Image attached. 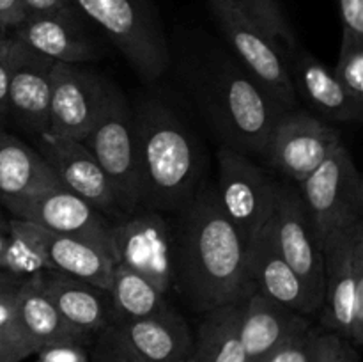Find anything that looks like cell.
Segmentation results:
<instances>
[{"mask_svg": "<svg viewBox=\"0 0 363 362\" xmlns=\"http://www.w3.org/2000/svg\"><path fill=\"white\" fill-rule=\"evenodd\" d=\"M9 226L11 233L2 258H0V272L14 277V279L27 280L32 279L35 273L48 270L41 248L32 234L30 222L11 216Z\"/></svg>", "mask_w": 363, "mask_h": 362, "instance_id": "83f0119b", "label": "cell"}, {"mask_svg": "<svg viewBox=\"0 0 363 362\" xmlns=\"http://www.w3.org/2000/svg\"><path fill=\"white\" fill-rule=\"evenodd\" d=\"M339 84L357 105L363 106V39L344 35L333 71Z\"/></svg>", "mask_w": 363, "mask_h": 362, "instance_id": "f546056e", "label": "cell"}, {"mask_svg": "<svg viewBox=\"0 0 363 362\" xmlns=\"http://www.w3.org/2000/svg\"><path fill=\"white\" fill-rule=\"evenodd\" d=\"M14 280H20V279H14V277L7 275V273L0 272V290H2V287H6V286H9V284H13Z\"/></svg>", "mask_w": 363, "mask_h": 362, "instance_id": "b9f144b4", "label": "cell"}, {"mask_svg": "<svg viewBox=\"0 0 363 362\" xmlns=\"http://www.w3.org/2000/svg\"><path fill=\"white\" fill-rule=\"evenodd\" d=\"M112 256L169 295L176 270L172 220L144 204L123 213L112 220Z\"/></svg>", "mask_w": 363, "mask_h": 362, "instance_id": "ba28073f", "label": "cell"}, {"mask_svg": "<svg viewBox=\"0 0 363 362\" xmlns=\"http://www.w3.org/2000/svg\"><path fill=\"white\" fill-rule=\"evenodd\" d=\"M319 241L363 222V181L353 155L344 144L296 183Z\"/></svg>", "mask_w": 363, "mask_h": 362, "instance_id": "9c48e42d", "label": "cell"}, {"mask_svg": "<svg viewBox=\"0 0 363 362\" xmlns=\"http://www.w3.org/2000/svg\"><path fill=\"white\" fill-rule=\"evenodd\" d=\"M339 2L342 34L363 39V0H337Z\"/></svg>", "mask_w": 363, "mask_h": 362, "instance_id": "74e56055", "label": "cell"}, {"mask_svg": "<svg viewBox=\"0 0 363 362\" xmlns=\"http://www.w3.org/2000/svg\"><path fill=\"white\" fill-rule=\"evenodd\" d=\"M140 163L142 202L162 213H177L201 181V155L186 124L170 109L149 102L133 110Z\"/></svg>", "mask_w": 363, "mask_h": 362, "instance_id": "7a4b0ae2", "label": "cell"}, {"mask_svg": "<svg viewBox=\"0 0 363 362\" xmlns=\"http://www.w3.org/2000/svg\"><path fill=\"white\" fill-rule=\"evenodd\" d=\"M312 362H360L358 351L350 341L330 330H319L314 337Z\"/></svg>", "mask_w": 363, "mask_h": 362, "instance_id": "1f68e13d", "label": "cell"}, {"mask_svg": "<svg viewBox=\"0 0 363 362\" xmlns=\"http://www.w3.org/2000/svg\"><path fill=\"white\" fill-rule=\"evenodd\" d=\"M59 185L38 149L0 128V202Z\"/></svg>", "mask_w": 363, "mask_h": 362, "instance_id": "d4e9b609", "label": "cell"}, {"mask_svg": "<svg viewBox=\"0 0 363 362\" xmlns=\"http://www.w3.org/2000/svg\"><path fill=\"white\" fill-rule=\"evenodd\" d=\"M89 358L91 362H144L121 339L112 325L92 337L89 344Z\"/></svg>", "mask_w": 363, "mask_h": 362, "instance_id": "4dcf8cb0", "label": "cell"}, {"mask_svg": "<svg viewBox=\"0 0 363 362\" xmlns=\"http://www.w3.org/2000/svg\"><path fill=\"white\" fill-rule=\"evenodd\" d=\"M202 98L225 146L245 155H261L273 126L286 112L241 64L227 60L208 67Z\"/></svg>", "mask_w": 363, "mask_h": 362, "instance_id": "3957f363", "label": "cell"}, {"mask_svg": "<svg viewBox=\"0 0 363 362\" xmlns=\"http://www.w3.org/2000/svg\"><path fill=\"white\" fill-rule=\"evenodd\" d=\"M18 41L9 32L0 31V124L7 121V91Z\"/></svg>", "mask_w": 363, "mask_h": 362, "instance_id": "836d02e7", "label": "cell"}, {"mask_svg": "<svg viewBox=\"0 0 363 362\" xmlns=\"http://www.w3.org/2000/svg\"><path fill=\"white\" fill-rule=\"evenodd\" d=\"M27 18L23 0H0V31L11 32Z\"/></svg>", "mask_w": 363, "mask_h": 362, "instance_id": "f35d334b", "label": "cell"}, {"mask_svg": "<svg viewBox=\"0 0 363 362\" xmlns=\"http://www.w3.org/2000/svg\"><path fill=\"white\" fill-rule=\"evenodd\" d=\"M9 34L55 62L85 64L98 57V46L85 31L80 13L27 14Z\"/></svg>", "mask_w": 363, "mask_h": 362, "instance_id": "e0dca14e", "label": "cell"}, {"mask_svg": "<svg viewBox=\"0 0 363 362\" xmlns=\"http://www.w3.org/2000/svg\"><path fill=\"white\" fill-rule=\"evenodd\" d=\"M269 231L277 251L303 280L314 304L321 309L325 298V256L303 199L291 181L279 185Z\"/></svg>", "mask_w": 363, "mask_h": 362, "instance_id": "7c38bea8", "label": "cell"}, {"mask_svg": "<svg viewBox=\"0 0 363 362\" xmlns=\"http://www.w3.org/2000/svg\"><path fill=\"white\" fill-rule=\"evenodd\" d=\"M248 268L254 287L264 297L303 316L319 311L303 280L277 251L269 224L248 247Z\"/></svg>", "mask_w": 363, "mask_h": 362, "instance_id": "44dd1931", "label": "cell"}, {"mask_svg": "<svg viewBox=\"0 0 363 362\" xmlns=\"http://www.w3.org/2000/svg\"><path fill=\"white\" fill-rule=\"evenodd\" d=\"M183 362H202V361H201V358L197 357V355L194 353V351H191V355H190V357H186V358H184Z\"/></svg>", "mask_w": 363, "mask_h": 362, "instance_id": "7bdbcfd3", "label": "cell"}, {"mask_svg": "<svg viewBox=\"0 0 363 362\" xmlns=\"http://www.w3.org/2000/svg\"><path fill=\"white\" fill-rule=\"evenodd\" d=\"M18 323L35 351L48 344H91L92 341V336L74 327L57 311L39 290L34 277L23 280L18 287Z\"/></svg>", "mask_w": 363, "mask_h": 362, "instance_id": "603a6c76", "label": "cell"}, {"mask_svg": "<svg viewBox=\"0 0 363 362\" xmlns=\"http://www.w3.org/2000/svg\"><path fill=\"white\" fill-rule=\"evenodd\" d=\"M9 233H11V226H9V219L4 213L2 206H0V258H2V252L6 248L7 240H9Z\"/></svg>", "mask_w": 363, "mask_h": 362, "instance_id": "60d3db41", "label": "cell"}, {"mask_svg": "<svg viewBox=\"0 0 363 362\" xmlns=\"http://www.w3.org/2000/svg\"><path fill=\"white\" fill-rule=\"evenodd\" d=\"M108 84L82 64L55 62L52 70L48 133L84 141L94 128Z\"/></svg>", "mask_w": 363, "mask_h": 362, "instance_id": "5bb4252c", "label": "cell"}, {"mask_svg": "<svg viewBox=\"0 0 363 362\" xmlns=\"http://www.w3.org/2000/svg\"><path fill=\"white\" fill-rule=\"evenodd\" d=\"M174 287L197 312L245 300L255 290L248 247L223 215L215 185L202 183L174 220Z\"/></svg>", "mask_w": 363, "mask_h": 362, "instance_id": "6da1fadb", "label": "cell"}, {"mask_svg": "<svg viewBox=\"0 0 363 362\" xmlns=\"http://www.w3.org/2000/svg\"><path fill=\"white\" fill-rule=\"evenodd\" d=\"M30 227L48 270H57L108 290L116 266L110 256L78 238L52 233L34 222H30Z\"/></svg>", "mask_w": 363, "mask_h": 362, "instance_id": "7402d4cb", "label": "cell"}, {"mask_svg": "<svg viewBox=\"0 0 363 362\" xmlns=\"http://www.w3.org/2000/svg\"><path fill=\"white\" fill-rule=\"evenodd\" d=\"M248 20L254 21L266 35L275 43H282L287 48L296 45L294 31L287 21L286 13L279 0H229Z\"/></svg>", "mask_w": 363, "mask_h": 362, "instance_id": "f1b7e54d", "label": "cell"}, {"mask_svg": "<svg viewBox=\"0 0 363 362\" xmlns=\"http://www.w3.org/2000/svg\"><path fill=\"white\" fill-rule=\"evenodd\" d=\"M108 293L112 298L113 323L145 318L170 305L167 295L155 284L123 265L113 266Z\"/></svg>", "mask_w": 363, "mask_h": 362, "instance_id": "4316f807", "label": "cell"}, {"mask_svg": "<svg viewBox=\"0 0 363 362\" xmlns=\"http://www.w3.org/2000/svg\"><path fill=\"white\" fill-rule=\"evenodd\" d=\"M311 325L307 316L277 304L257 290L241 302L240 337L248 362H262L289 337Z\"/></svg>", "mask_w": 363, "mask_h": 362, "instance_id": "ffe728a7", "label": "cell"}, {"mask_svg": "<svg viewBox=\"0 0 363 362\" xmlns=\"http://www.w3.org/2000/svg\"><path fill=\"white\" fill-rule=\"evenodd\" d=\"M53 64L55 60L18 41L7 91V119L30 133L48 130Z\"/></svg>", "mask_w": 363, "mask_h": 362, "instance_id": "2e32d148", "label": "cell"}, {"mask_svg": "<svg viewBox=\"0 0 363 362\" xmlns=\"http://www.w3.org/2000/svg\"><path fill=\"white\" fill-rule=\"evenodd\" d=\"M325 256V330L363 344V222L321 240Z\"/></svg>", "mask_w": 363, "mask_h": 362, "instance_id": "5b68a950", "label": "cell"}, {"mask_svg": "<svg viewBox=\"0 0 363 362\" xmlns=\"http://www.w3.org/2000/svg\"><path fill=\"white\" fill-rule=\"evenodd\" d=\"M27 14L78 13L71 0H23Z\"/></svg>", "mask_w": 363, "mask_h": 362, "instance_id": "ab89813d", "label": "cell"}, {"mask_svg": "<svg viewBox=\"0 0 363 362\" xmlns=\"http://www.w3.org/2000/svg\"><path fill=\"white\" fill-rule=\"evenodd\" d=\"M241 302L202 312L194 336V353L202 362H248L240 337Z\"/></svg>", "mask_w": 363, "mask_h": 362, "instance_id": "484cf974", "label": "cell"}, {"mask_svg": "<svg viewBox=\"0 0 363 362\" xmlns=\"http://www.w3.org/2000/svg\"><path fill=\"white\" fill-rule=\"evenodd\" d=\"M318 329L308 327L301 332L280 344L275 351L268 355L262 362H312V350H314V337Z\"/></svg>", "mask_w": 363, "mask_h": 362, "instance_id": "d6a6232c", "label": "cell"}, {"mask_svg": "<svg viewBox=\"0 0 363 362\" xmlns=\"http://www.w3.org/2000/svg\"><path fill=\"white\" fill-rule=\"evenodd\" d=\"M16 219L38 224L43 229L78 238L106 256H112V220L64 187H52L23 197L0 202Z\"/></svg>", "mask_w": 363, "mask_h": 362, "instance_id": "8fae6325", "label": "cell"}, {"mask_svg": "<svg viewBox=\"0 0 363 362\" xmlns=\"http://www.w3.org/2000/svg\"><path fill=\"white\" fill-rule=\"evenodd\" d=\"M280 181L273 180L245 153L229 146L218 149L216 199L223 215L240 231L247 247L272 222Z\"/></svg>", "mask_w": 363, "mask_h": 362, "instance_id": "52a82bcc", "label": "cell"}, {"mask_svg": "<svg viewBox=\"0 0 363 362\" xmlns=\"http://www.w3.org/2000/svg\"><path fill=\"white\" fill-rule=\"evenodd\" d=\"M339 144L340 133L319 117L286 110L273 126L261 156L291 183L314 172Z\"/></svg>", "mask_w": 363, "mask_h": 362, "instance_id": "4fadbf2b", "label": "cell"}, {"mask_svg": "<svg viewBox=\"0 0 363 362\" xmlns=\"http://www.w3.org/2000/svg\"><path fill=\"white\" fill-rule=\"evenodd\" d=\"M23 280H14L0 290V332H13L23 336L18 323V287ZM25 337V336H23Z\"/></svg>", "mask_w": 363, "mask_h": 362, "instance_id": "d590c367", "label": "cell"}, {"mask_svg": "<svg viewBox=\"0 0 363 362\" xmlns=\"http://www.w3.org/2000/svg\"><path fill=\"white\" fill-rule=\"evenodd\" d=\"M38 138V151L55 174L60 187L80 195L84 201L105 213L110 220L123 215V208L112 183L84 142L59 137L48 131L39 133Z\"/></svg>", "mask_w": 363, "mask_h": 362, "instance_id": "9a60e30c", "label": "cell"}, {"mask_svg": "<svg viewBox=\"0 0 363 362\" xmlns=\"http://www.w3.org/2000/svg\"><path fill=\"white\" fill-rule=\"evenodd\" d=\"M34 353L35 348L27 337L13 332H0V362H23Z\"/></svg>", "mask_w": 363, "mask_h": 362, "instance_id": "8d00e7d4", "label": "cell"}, {"mask_svg": "<svg viewBox=\"0 0 363 362\" xmlns=\"http://www.w3.org/2000/svg\"><path fill=\"white\" fill-rule=\"evenodd\" d=\"M34 279L57 311L89 336L94 337L113 323L112 298L105 287L57 270H43Z\"/></svg>", "mask_w": 363, "mask_h": 362, "instance_id": "ac0fdd59", "label": "cell"}, {"mask_svg": "<svg viewBox=\"0 0 363 362\" xmlns=\"http://www.w3.org/2000/svg\"><path fill=\"white\" fill-rule=\"evenodd\" d=\"M98 25L142 78L155 82L170 62L169 43L151 0H71Z\"/></svg>", "mask_w": 363, "mask_h": 362, "instance_id": "277c9868", "label": "cell"}, {"mask_svg": "<svg viewBox=\"0 0 363 362\" xmlns=\"http://www.w3.org/2000/svg\"><path fill=\"white\" fill-rule=\"evenodd\" d=\"M82 142L112 183L123 213L137 208L142 202V183L135 114L117 89L108 87L101 114Z\"/></svg>", "mask_w": 363, "mask_h": 362, "instance_id": "8992f818", "label": "cell"}, {"mask_svg": "<svg viewBox=\"0 0 363 362\" xmlns=\"http://www.w3.org/2000/svg\"><path fill=\"white\" fill-rule=\"evenodd\" d=\"M209 9L241 67L286 110L296 103V87L279 43L266 35L229 0H208Z\"/></svg>", "mask_w": 363, "mask_h": 362, "instance_id": "30bf717a", "label": "cell"}, {"mask_svg": "<svg viewBox=\"0 0 363 362\" xmlns=\"http://www.w3.org/2000/svg\"><path fill=\"white\" fill-rule=\"evenodd\" d=\"M34 362H91L89 344L60 343L39 348L34 353Z\"/></svg>", "mask_w": 363, "mask_h": 362, "instance_id": "e575fe53", "label": "cell"}, {"mask_svg": "<svg viewBox=\"0 0 363 362\" xmlns=\"http://www.w3.org/2000/svg\"><path fill=\"white\" fill-rule=\"evenodd\" d=\"M121 339L144 362H183L194 351V334L172 305L156 314L112 323Z\"/></svg>", "mask_w": 363, "mask_h": 362, "instance_id": "d6986e66", "label": "cell"}, {"mask_svg": "<svg viewBox=\"0 0 363 362\" xmlns=\"http://www.w3.org/2000/svg\"><path fill=\"white\" fill-rule=\"evenodd\" d=\"M294 87L298 85L308 105L323 117L335 123H360L363 106L350 98L333 71L312 53L300 52L294 57Z\"/></svg>", "mask_w": 363, "mask_h": 362, "instance_id": "cb8c5ba5", "label": "cell"}]
</instances>
